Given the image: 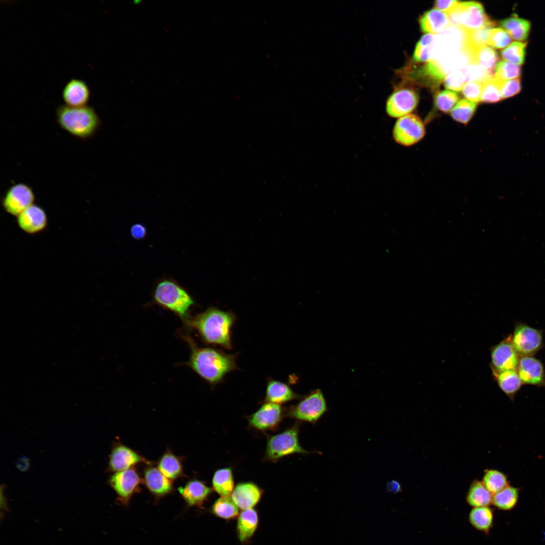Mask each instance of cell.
Masks as SVG:
<instances>
[{
	"mask_svg": "<svg viewBox=\"0 0 545 545\" xmlns=\"http://www.w3.org/2000/svg\"><path fill=\"white\" fill-rule=\"evenodd\" d=\"M146 227L141 223H136L130 228V233L133 238L137 240L144 239L147 235Z\"/></svg>",
	"mask_w": 545,
	"mask_h": 545,
	"instance_id": "cell-48",
	"label": "cell"
},
{
	"mask_svg": "<svg viewBox=\"0 0 545 545\" xmlns=\"http://www.w3.org/2000/svg\"><path fill=\"white\" fill-rule=\"evenodd\" d=\"M465 81V78L462 70H458L450 72L445 77L444 85L448 89L460 91L462 90Z\"/></svg>",
	"mask_w": 545,
	"mask_h": 545,
	"instance_id": "cell-46",
	"label": "cell"
},
{
	"mask_svg": "<svg viewBox=\"0 0 545 545\" xmlns=\"http://www.w3.org/2000/svg\"><path fill=\"white\" fill-rule=\"evenodd\" d=\"M419 23L423 32L431 34L440 33L450 25L448 14L437 9L423 14Z\"/></svg>",
	"mask_w": 545,
	"mask_h": 545,
	"instance_id": "cell-23",
	"label": "cell"
},
{
	"mask_svg": "<svg viewBox=\"0 0 545 545\" xmlns=\"http://www.w3.org/2000/svg\"><path fill=\"white\" fill-rule=\"evenodd\" d=\"M425 133V126L421 119L411 114L399 118L393 131L395 141L405 146L415 144L423 138Z\"/></svg>",
	"mask_w": 545,
	"mask_h": 545,
	"instance_id": "cell-11",
	"label": "cell"
},
{
	"mask_svg": "<svg viewBox=\"0 0 545 545\" xmlns=\"http://www.w3.org/2000/svg\"><path fill=\"white\" fill-rule=\"evenodd\" d=\"M299 397L298 395L283 383L270 379L267 383L265 396L266 402L280 405Z\"/></svg>",
	"mask_w": 545,
	"mask_h": 545,
	"instance_id": "cell-24",
	"label": "cell"
},
{
	"mask_svg": "<svg viewBox=\"0 0 545 545\" xmlns=\"http://www.w3.org/2000/svg\"><path fill=\"white\" fill-rule=\"evenodd\" d=\"M150 462L136 451L129 447L120 443L112 449L109 457V470L117 472L134 467L137 464Z\"/></svg>",
	"mask_w": 545,
	"mask_h": 545,
	"instance_id": "cell-15",
	"label": "cell"
},
{
	"mask_svg": "<svg viewBox=\"0 0 545 545\" xmlns=\"http://www.w3.org/2000/svg\"><path fill=\"white\" fill-rule=\"evenodd\" d=\"M109 483L120 503L128 506L133 495L139 492L143 480L134 467L115 472L110 478Z\"/></svg>",
	"mask_w": 545,
	"mask_h": 545,
	"instance_id": "cell-12",
	"label": "cell"
},
{
	"mask_svg": "<svg viewBox=\"0 0 545 545\" xmlns=\"http://www.w3.org/2000/svg\"><path fill=\"white\" fill-rule=\"evenodd\" d=\"M493 376L501 390L512 400L523 384L517 370L492 371Z\"/></svg>",
	"mask_w": 545,
	"mask_h": 545,
	"instance_id": "cell-25",
	"label": "cell"
},
{
	"mask_svg": "<svg viewBox=\"0 0 545 545\" xmlns=\"http://www.w3.org/2000/svg\"><path fill=\"white\" fill-rule=\"evenodd\" d=\"M436 35L427 34L422 36L415 47L413 58L417 62L429 61L433 54Z\"/></svg>",
	"mask_w": 545,
	"mask_h": 545,
	"instance_id": "cell-36",
	"label": "cell"
},
{
	"mask_svg": "<svg viewBox=\"0 0 545 545\" xmlns=\"http://www.w3.org/2000/svg\"><path fill=\"white\" fill-rule=\"evenodd\" d=\"M458 94L454 91L444 90L437 94L434 103L438 109L448 113L451 111L459 100Z\"/></svg>",
	"mask_w": 545,
	"mask_h": 545,
	"instance_id": "cell-42",
	"label": "cell"
},
{
	"mask_svg": "<svg viewBox=\"0 0 545 545\" xmlns=\"http://www.w3.org/2000/svg\"><path fill=\"white\" fill-rule=\"evenodd\" d=\"M511 41V37L506 30L494 28L490 31L488 45L495 48H504L508 46Z\"/></svg>",
	"mask_w": 545,
	"mask_h": 545,
	"instance_id": "cell-44",
	"label": "cell"
},
{
	"mask_svg": "<svg viewBox=\"0 0 545 545\" xmlns=\"http://www.w3.org/2000/svg\"><path fill=\"white\" fill-rule=\"evenodd\" d=\"M495 25L493 22L478 29L468 31V44L474 48L487 45L490 31Z\"/></svg>",
	"mask_w": 545,
	"mask_h": 545,
	"instance_id": "cell-41",
	"label": "cell"
},
{
	"mask_svg": "<svg viewBox=\"0 0 545 545\" xmlns=\"http://www.w3.org/2000/svg\"><path fill=\"white\" fill-rule=\"evenodd\" d=\"M20 229L29 235H35L43 231L48 225V217L44 209L33 204L17 217Z\"/></svg>",
	"mask_w": 545,
	"mask_h": 545,
	"instance_id": "cell-16",
	"label": "cell"
},
{
	"mask_svg": "<svg viewBox=\"0 0 545 545\" xmlns=\"http://www.w3.org/2000/svg\"><path fill=\"white\" fill-rule=\"evenodd\" d=\"M231 495L238 508L244 510L252 509L258 503L262 490L253 482H241L236 486Z\"/></svg>",
	"mask_w": 545,
	"mask_h": 545,
	"instance_id": "cell-22",
	"label": "cell"
},
{
	"mask_svg": "<svg viewBox=\"0 0 545 545\" xmlns=\"http://www.w3.org/2000/svg\"><path fill=\"white\" fill-rule=\"evenodd\" d=\"M501 25L512 38L519 41H524L527 38L531 26L529 21L517 16L502 21Z\"/></svg>",
	"mask_w": 545,
	"mask_h": 545,
	"instance_id": "cell-29",
	"label": "cell"
},
{
	"mask_svg": "<svg viewBox=\"0 0 545 545\" xmlns=\"http://www.w3.org/2000/svg\"><path fill=\"white\" fill-rule=\"evenodd\" d=\"M142 478L147 489L157 499L173 492V480L164 475L157 467L151 466L146 467Z\"/></svg>",
	"mask_w": 545,
	"mask_h": 545,
	"instance_id": "cell-19",
	"label": "cell"
},
{
	"mask_svg": "<svg viewBox=\"0 0 545 545\" xmlns=\"http://www.w3.org/2000/svg\"><path fill=\"white\" fill-rule=\"evenodd\" d=\"M91 96L90 89L86 83L81 79L73 78L65 85L62 98L65 105L74 106L87 105Z\"/></svg>",
	"mask_w": 545,
	"mask_h": 545,
	"instance_id": "cell-20",
	"label": "cell"
},
{
	"mask_svg": "<svg viewBox=\"0 0 545 545\" xmlns=\"http://www.w3.org/2000/svg\"><path fill=\"white\" fill-rule=\"evenodd\" d=\"M473 57L474 63L492 73L499 59L496 51L487 45L474 48Z\"/></svg>",
	"mask_w": 545,
	"mask_h": 545,
	"instance_id": "cell-33",
	"label": "cell"
},
{
	"mask_svg": "<svg viewBox=\"0 0 545 545\" xmlns=\"http://www.w3.org/2000/svg\"><path fill=\"white\" fill-rule=\"evenodd\" d=\"M517 371L524 384L545 387V370L541 361L533 356H521Z\"/></svg>",
	"mask_w": 545,
	"mask_h": 545,
	"instance_id": "cell-18",
	"label": "cell"
},
{
	"mask_svg": "<svg viewBox=\"0 0 545 545\" xmlns=\"http://www.w3.org/2000/svg\"><path fill=\"white\" fill-rule=\"evenodd\" d=\"M495 78L503 81L517 79L521 74L520 66L505 60L500 61L495 67Z\"/></svg>",
	"mask_w": 545,
	"mask_h": 545,
	"instance_id": "cell-40",
	"label": "cell"
},
{
	"mask_svg": "<svg viewBox=\"0 0 545 545\" xmlns=\"http://www.w3.org/2000/svg\"><path fill=\"white\" fill-rule=\"evenodd\" d=\"M328 406L320 389L311 392L288 410L287 415L297 420L315 424L326 412Z\"/></svg>",
	"mask_w": 545,
	"mask_h": 545,
	"instance_id": "cell-7",
	"label": "cell"
},
{
	"mask_svg": "<svg viewBox=\"0 0 545 545\" xmlns=\"http://www.w3.org/2000/svg\"><path fill=\"white\" fill-rule=\"evenodd\" d=\"M283 413L280 405L266 402L250 416L249 424L258 430H270L278 425L282 419Z\"/></svg>",
	"mask_w": 545,
	"mask_h": 545,
	"instance_id": "cell-17",
	"label": "cell"
},
{
	"mask_svg": "<svg viewBox=\"0 0 545 545\" xmlns=\"http://www.w3.org/2000/svg\"><path fill=\"white\" fill-rule=\"evenodd\" d=\"M526 44V42H514L501 51V56L506 61L519 66L522 65Z\"/></svg>",
	"mask_w": 545,
	"mask_h": 545,
	"instance_id": "cell-38",
	"label": "cell"
},
{
	"mask_svg": "<svg viewBox=\"0 0 545 545\" xmlns=\"http://www.w3.org/2000/svg\"><path fill=\"white\" fill-rule=\"evenodd\" d=\"M499 84L502 99L509 98L516 95L520 91L521 88L519 79L499 80Z\"/></svg>",
	"mask_w": 545,
	"mask_h": 545,
	"instance_id": "cell-45",
	"label": "cell"
},
{
	"mask_svg": "<svg viewBox=\"0 0 545 545\" xmlns=\"http://www.w3.org/2000/svg\"><path fill=\"white\" fill-rule=\"evenodd\" d=\"M518 499V489L513 486L507 485L493 494L492 503L500 509L509 510L516 505Z\"/></svg>",
	"mask_w": 545,
	"mask_h": 545,
	"instance_id": "cell-32",
	"label": "cell"
},
{
	"mask_svg": "<svg viewBox=\"0 0 545 545\" xmlns=\"http://www.w3.org/2000/svg\"><path fill=\"white\" fill-rule=\"evenodd\" d=\"M188 339L191 348L187 364L202 378L210 383L220 382L236 367L235 356L210 348L197 347Z\"/></svg>",
	"mask_w": 545,
	"mask_h": 545,
	"instance_id": "cell-2",
	"label": "cell"
},
{
	"mask_svg": "<svg viewBox=\"0 0 545 545\" xmlns=\"http://www.w3.org/2000/svg\"><path fill=\"white\" fill-rule=\"evenodd\" d=\"M492 496L482 481L474 480L467 493L466 501L473 508L488 506L492 503Z\"/></svg>",
	"mask_w": 545,
	"mask_h": 545,
	"instance_id": "cell-28",
	"label": "cell"
},
{
	"mask_svg": "<svg viewBox=\"0 0 545 545\" xmlns=\"http://www.w3.org/2000/svg\"><path fill=\"white\" fill-rule=\"evenodd\" d=\"M418 95L413 89L402 87L396 89L386 103V112L393 118H401L410 114L416 107Z\"/></svg>",
	"mask_w": 545,
	"mask_h": 545,
	"instance_id": "cell-14",
	"label": "cell"
},
{
	"mask_svg": "<svg viewBox=\"0 0 545 545\" xmlns=\"http://www.w3.org/2000/svg\"><path fill=\"white\" fill-rule=\"evenodd\" d=\"M153 302L171 311L186 323L191 318L190 311L195 304L192 296L173 279L162 278L155 284L152 294Z\"/></svg>",
	"mask_w": 545,
	"mask_h": 545,
	"instance_id": "cell-4",
	"label": "cell"
},
{
	"mask_svg": "<svg viewBox=\"0 0 545 545\" xmlns=\"http://www.w3.org/2000/svg\"><path fill=\"white\" fill-rule=\"evenodd\" d=\"M447 14L451 25L467 31L478 29L493 22L485 13L482 5L477 2H460Z\"/></svg>",
	"mask_w": 545,
	"mask_h": 545,
	"instance_id": "cell-6",
	"label": "cell"
},
{
	"mask_svg": "<svg viewBox=\"0 0 545 545\" xmlns=\"http://www.w3.org/2000/svg\"><path fill=\"white\" fill-rule=\"evenodd\" d=\"M35 195L32 188L24 183L10 186L1 199V204L8 214L17 217L34 204Z\"/></svg>",
	"mask_w": 545,
	"mask_h": 545,
	"instance_id": "cell-9",
	"label": "cell"
},
{
	"mask_svg": "<svg viewBox=\"0 0 545 545\" xmlns=\"http://www.w3.org/2000/svg\"><path fill=\"white\" fill-rule=\"evenodd\" d=\"M482 89V82H468L463 87L462 93L468 100L477 103L480 100Z\"/></svg>",
	"mask_w": 545,
	"mask_h": 545,
	"instance_id": "cell-47",
	"label": "cell"
},
{
	"mask_svg": "<svg viewBox=\"0 0 545 545\" xmlns=\"http://www.w3.org/2000/svg\"><path fill=\"white\" fill-rule=\"evenodd\" d=\"M258 524L257 512L254 509L243 510L239 515L237 530L238 536L241 542L250 538L255 532Z\"/></svg>",
	"mask_w": 545,
	"mask_h": 545,
	"instance_id": "cell-27",
	"label": "cell"
},
{
	"mask_svg": "<svg viewBox=\"0 0 545 545\" xmlns=\"http://www.w3.org/2000/svg\"><path fill=\"white\" fill-rule=\"evenodd\" d=\"M461 70L466 81L483 82L494 77L493 73L484 70L474 63L468 65Z\"/></svg>",
	"mask_w": 545,
	"mask_h": 545,
	"instance_id": "cell-43",
	"label": "cell"
},
{
	"mask_svg": "<svg viewBox=\"0 0 545 545\" xmlns=\"http://www.w3.org/2000/svg\"><path fill=\"white\" fill-rule=\"evenodd\" d=\"M387 489L392 493H398L401 489L399 483L396 481L392 480L387 484Z\"/></svg>",
	"mask_w": 545,
	"mask_h": 545,
	"instance_id": "cell-50",
	"label": "cell"
},
{
	"mask_svg": "<svg viewBox=\"0 0 545 545\" xmlns=\"http://www.w3.org/2000/svg\"><path fill=\"white\" fill-rule=\"evenodd\" d=\"M459 1H437L434 3V7L437 9L444 11L447 14L453 10L459 3Z\"/></svg>",
	"mask_w": 545,
	"mask_h": 545,
	"instance_id": "cell-49",
	"label": "cell"
},
{
	"mask_svg": "<svg viewBox=\"0 0 545 545\" xmlns=\"http://www.w3.org/2000/svg\"><path fill=\"white\" fill-rule=\"evenodd\" d=\"M494 515L488 506L474 507L470 511L468 519L475 529L487 533L492 527Z\"/></svg>",
	"mask_w": 545,
	"mask_h": 545,
	"instance_id": "cell-31",
	"label": "cell"
},
{
	"mask_svg": "<svg viewBox=\"0 0 545 545\" xmlns=\"http://www.w3.org/2000/svg\"><path fill=\"white\" fill-rule=\"evenodd\" d=\"M211 510L215 516L225 519H233L239 515L238 507L230 496H221L217 499Z\"/></svg>",
	"mask_w": 545,
	"mask_h": 545,
	"instance_id": "cell-34",
	"label": "cell"
},
{
	"mask_svg": "<svg viewBox=\"0 0 545 545\" xmlns=\"http://www.w3.org/2000/svg\"><path fill=\"white\" fill-rule=\"evenodd\" d=\"M212 485L214 490L221 496H230L234 489L232 469L224 468L215 471L212 479Z\"/></svg>",
	"mask_w": 545,
	"mask_h": 545,
	"instance_id": "cell-30",
	"label": "cell"
},
{
	"mask_svg": "<svg viewBox=\"0 0 545 545\" xmlns=\"http://www.w3.org/2000/svg\"><path fill=\"white\" fill-rule=\"evenodd\" d=\"M468 45V31L458 26L450 25L436 35L431 60H438L462 50Z\"/></svg>",
	"mask_w": 545,
	"mask_h": 545,
	"instance_id": "cell-8",
	"label": "cell"
},
{
	"mask_svg": "<svg viewBox=\"0 0 545 545\" xmlns=\"http://www.w3.org/2000/svg\"><path fill=\"white\" fill-rule=\"evenodd\" d=\"M235 319L231 312L210 307L190 318L186 323L194 329L205 343L230 349L231 328Z\"/></svg>",
	"mask_w": 545,
	"mask_h": 545,
	"instance_id": "cell-1",
	"label": "cell"
},
{
	"mask_svg": "<svg viewBox=\"0 0 545 545\" xmlns=\"http://www.w3.org/2000/svg\"><path fill=\"white\" fill-rule=\"evenodd\" d=\"M59 126L71 135L85 140L93 137L100 127V118L91 106L62 105L56 112Z\"/></svg>",
	"mask_w": 545,
	"mask_h": 545,
	"instance_id": "cell-3",
	"label": "cell"
},
{
	"mask_svg": "<svg viewBox=\"0 0 545 545\" xmlns=\"http://www.w3.org/2000/svg\"><path fill=\"white\" fill-rule=\"evenodd\" d=\"M486 488L494 494L508 485L506 476L502 472L494 469L486 470L482 480Z\"/></svg>",
	"mask_w": 545,
	"mask_h": 545,
	"instance_id": "cell-37",
	"label": "cell"
},
{
	"mask_svg": "<svg viewBox=\"0 0 545 545\" xmlns=\"http://www.w3.org/2000/svg\"><path fill=\"white\" fill-rule=\"evenodd\" d=\"M157 467L169 479L173 480L184 476L181 458L168 449L157 462Z\"/></svg>",
	"mask_w": 545,
	"mask_h": 545,
	"instance_id": "cell-26",
	"label": "cell"
},
{
	"mask_svg": "<svg viewBox=\"0 0 545 545\" xmlns=\"http://www.w3.org/2000/svg\"><path fill=\"white\" fill-rule=\"evenodd\" d=\"M179 492L189 507H201L212 492L202 481L192 479L178 488Z\"/></svg>",
	"mask_w": 545,
	"mask_h": 545,
	"instance_id": "cell-21",
	"label": "cell"
},
{
	"mask_svg": "<svg viewBox=\"0 0 545 545\" xmlns=\"http://www.w3.org/2000/svg\"><path fill=\"white\" fill-rule=\"evenodd\" d=\"M476 106V102L462 99L451 110V116L457 122L467 125L474 115Z\"/></svg>",
	"mask_w": 545,
	"mask_h": 545,
	"instance_id": "cell-35",
	"label": "cell"
},
{
	"mask_svg": "<svg viewBox=\"0 0 545 545\" xmlns=\"http://www.w3.org/2000/svg\"><path fill=\"white\" fill-rule=\"evenodd\" d=\"M299 433V424L296 423L283 432L270 437L267 442L266 458L275 462L283 457L293 454L311 453L300 445Z\"/></svg>",
	"mask_w": 545,
	"mask_h": 545,
	"instance_id": "cell-5",
	"label": "cell"
},
{
	"mask_svg": "<svg viewBox=\"0 0 545 545\" xmlns=\"http://www.w3.org/2000/svg\"><path fill=\"white\" fill-rule=\"evenodd\" d=\"M512 342L520 357L533 356L543 347L542 332L525 323L518 322L512 335Z\"/></svg>",
	"mask_w": 545,
	"mask_h": 545,
	"instance_id": "cell-10",
	"label": "cell"
},
{
	"mask_svg": "<svg viewBox=\"0 0 545 545\" xmlns=\"http://www.w3.org/2000/svg\"><path fill=\"white\" fill-rule=\"evenodd\" d=\"M520 356L515 349L510 335L493 346L490 350L492 371L517 370Z\"/></svg>",
	"mask_w": 545,
	"mask_h": 545,
	"instance_id": "cell-13",
	"label": "cell"
},
{
	"mask_svg": "<svg viewBox=\"0 0 545 545\" xmlns=\"http://www.w3.org/2000/svg\"><path fill=\"white\" fill-rule=\"evenodd\" d=\"M502 99L499 80L494 77L482 82L480 101L485 103H496Z\"/></svg>",
	"mask_w": 545,
	"mask_h": 545,
	"instance_id": "cell-39",
	"label": "cell"
}]
</instances>
